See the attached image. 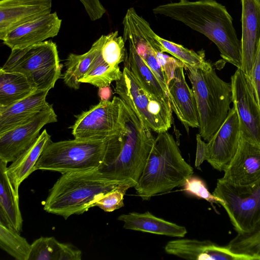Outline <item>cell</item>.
<instances>
[{"instance_id": "5b68a950", "label": "cell", "mask_w": 260, "mask_h": 260, "mask_svg": "<svg viewBox=\"0 0 260 260\" xmlns=\"http://www.w3.org/2000/svg\"><path fill=\"white\" fill-rule=\"evenodd\" d=\"M198 111L202 138L208 141L228 115L233 103L231 83L220 79L208 61L199 68H186Z\"/></svg>"}, {"instance_id": "d6986e66", "label": "cell", "mask_w": 260, "mask_h": 260, "mask_svg": "<svg viewBox=\"0 0 260 260\" xmlns=\"http://www.w3.org/2000/svg\"><path fill=\"white\" fill-rule=\"evenodd\" d=\"M242 70L249 77L260 41V3L258 0H241Z\"/></svg>"}, {"instance_id": "8fae6325", "label": "cell", "mask_w": 260, "mask_h": 260, "mask_svg": "<svg viewBox=\"0 0 260 260\" xmlns=\"http://www.w3.org/2000/svg\"><path fill=\"white\" fill-rule=\"evenodd\" d=\"M231 84L241 136L260 146V104L250 79L241 69H237L231 77Z\"/></svg>"}, {"instance_id": "5bb4252c", "label": "cell", "mask_w": 260, "mask_h": 260, "mask_svg": "<svg viewBox=\"0 0 260 260\" xmlns=\"http://www.w3.org/2000/svg\"><path fill=\"white\" fill-rule=\"evenodd\" d=\"M61 22L55 12L50 13L13 28L1 40L11 50L24 48L56 36Z\"/></svg>"}, {"instance_id": "e0dca14e", "label": "cell", "mask_w": 260, "mask_h": 260, "mask_svg": "<svg viewBox=\"0 0 260 260\" xmlns=\"http://www.w3.org/2000/svg\"><path fill=\"white\" fill-rule=\"evenodd\" d=\"M181 62L175 69L173 77L168 83V96L172 111L185 127L199 128L200 122L196 99L187 84Z\"/></svg>"}, {"instance_id": "7a4b0ae2", "label": "cell", "mask_w": 260, "mask_h": 260, "mask_svg": "<svg viewBox=\"0 0 260 260\" xmlns=\"http://www.w3.org/2000/svg\"><path fill=\"white\" fill-rule=\"evenodd\" d=\"M152 11L203 34L216 45L223 60L242 69L241 41L232 17L223 5L215 0H180L159 5Z\"/></svg>"}, {"instance_id": "7c38bea8", "label": "cell", "mask_w": 260, "mask_h": 260, "mask_svg": "<svg viewBox=\"0 0 260 260\" xmlns=\"http://www.w3.org/2000/svg\"><path fill=\"white\" fill-rule=\"evenodd\" d=\"M57 121L51 105L24 123L0 134V160L14 161L36 141L45 125Z\"/></svg>"}, {"instance_id": "277c9868", "label": "cell", "mask_w": 260, "mask_h": 260, "mask_svg": "<svg viewBox=\"0 0 260 260\" xmlns=\"http://www.w3.org/2000/svg\"><path fill=\"white\" fill-rule=\"evenodd\" d=\"M119 185L104 178L98 169L61 174L50 189L43 208L67 219L95 207L104 195Z\"/></svg>"}, {"instance_id": "83f0119b", "label": "cell", "mask_w": 260, "mask_h": 260, "mask_svg": "<svg viewBox=\"0 0 260 260\" xmlns=\"http://www.w3.org/2000/svg\"><path fill=\"white\" fill-rule=\"evenodd\" d=\"M0 247L17 260H28L31 244L19 233L0 221Z\"/></svg>"}, {"instance_id": "e575fe53", "label": "cell", "mask_w": 260, "mask_h": 260, "mask_svg": "<svg viewBox=\"0 0 260 260\" xmlns=\"http://www.w3.org/2000/svg\"><path fill=\"white\" fill-rule=\"evenodd\" d=\"M249 78L256 99L260 104V41Z\"/></svg>"}, {"instance_id": "30bf717a", "label": "cell", "mask_w": 260, "mask_h": 260, "mask_svg": "<svg viewBox=\"0 0 260 260\" xmlns=\"http://www.w3.org/2000/svg\"><path fill=\"white\" fill-rule=\"evenodd\" d=\"M123 104L120 97L114 96L83 112L72 127L74 138L103 140L119 134L123 127Z\"/></svg>"}, {"instance_id": "f35d334b", "label": "cell", "mask_w": 260, "mask_h": 260, "mask_svg": "<svg viewBox=\"0 0 260 260\" xmlns=\"http://www.w3.org/2000/svg\"><path fill=\"white\" fill-rule=\"evenodd\" d=\"M258 1H259V3H260V0H258Z\"/></svg>"}, {"instance_id": "ac0fdd59", "label": "cell", "mask_w": 260, "mask_h": 260, "mask_svg": "<svg viewBox=\"0 0 260 260\" xmlns=\"http://www.w3.org/2000/svg\"><path fill=\"white\" fill-rule=\"evenodd\" d=\"M52 0H0V39L13 28L51 13Z\"/></svg>"}, {"instance_id": "6da1fadb", "label": "cell", "mask_w": 260, "mask_h": 260, "mask_svg": "<svg viewBox=\"0 0 260 260\" xmlns=\"http://www.w3.org/2000/svg\"><path fill=\"white\" fill-rule=\"evenodd\" d=\"M122 114V129L109 138L98 170L110 182L132 188L138 184L155 138L151 129L124 102Z\"/></svg>"}, {"instance_id": "cb8c5ba5", "label": "cell", "mask_w": 260, "mask_h": 260, "mask_svg": "<svg viewBox=\"0 0 260 260\" xmlns=\"http://www.w3.org/2000/svg\"><path fill=\"white\" fill-rule=\"evenodd\" d=\"M36 90L23 74L0 69V108L11 106Z\"/></svg>"}, {"instance_id": "836d02e7", "label": "cell", "mask_w": 260, "mask_h": 260, "mask_svg": "<svg viewBox=\"0 0 260 260\" xmlns=\"http://www.w3.org/2000/svg\"><path fill=\"white\" fill-rule=\"evenodd\" d=\"M90 20L95 21L102 17L106 10L100 0H79Z\"/></svg>"}, {"instance_id": "2e32d148", "label": "cell", "mask_w": 260, "mask_h": 260, "mask_svg": "<svg viewBox=\"0 0 260 260\" xmlns=\"http://www.w3.org/2000/svg\"><path fill=\"white\" fill-rule=\"evenodd\" d=\"M169 254L186 259L257 260L255 256L235 253L226 246L209 240L179 239L169 241L165 247Z\"/></svg>"}, {"instance_id": "4dcf8cb0", "label": "cell", "mask_w": 260, "mask_h": 260, "mask_svg": "<svg viewBox=\"0 0 260 260\" xmlns=\"http://www.w3.org/2000/svg\"><path fill=\"white\" fill-rule=\"evenodd\" d=\"M59 245L54 237H41L31 244L28 260H57Z\"/></svg>"}, {"instance_id": "4fadbf2b", "label": "cell", "mask_w": 260, "mask_h": 260, "mask_svg": "<svg viewBox=\"0 0 260 260\" xmlns=\"http://www.w3.org/2000/svg\"><path fill=\"white\" fill-rule=\"evenodd\" d=\"M241 132L237 113L234 106L218 129L208 141L207 161L215 169H225L238 148Z\"/></svg>"}, {"instance_id": "7402d4cb", "label": "cell", "mask_w": 260, "mask_h": 260, "mask_svg": "<svg viewBox=\"0 0 260 260\" xmlns=\"http://www.w3.org/2000/svg\"><path fill=\"white\" fill-rule=\"evenodd\" d=\"M51 141L50 135L44 129L36 141L7 167L8 176L17 195L21 183L35 171L42 152Z\"/></svg>"}, {"instance_id": "d4e9b609", "label": "cell", "mask_w": 260, "mask_h": 260, "mask_svg": "<svg viewBox=\"0 0 260 260\" xmlns=\"http://www.w3.org/2000/svg\"><path fill=\"white\" fill-rule=\"evenodd\" d=\"M124 63L147 91L160 99L170 102L167 93L156 76L131 45L129 44V53Z\"/></svg>"}, {"instance_id": "f1b7e54d", "label": "cell", "mask_w": 260, "mask_h": 260, "mask_svg": "<svg viewBox=\"0 0 260 260\" xmlns=\"http://www.w3.org/2000/svg\"><path fill=\"white\" fill-rule=\"evenodd\" d=\"M156 39L161 45L162 51L180 61L186 68L201 67L207 61L203 50L195 52L181 45L164 39L157 35Z\"/></svg>"}, {"instance_id": "603a6c76", "label": "cell", "mask_w": 260, "mask_h": 260, "mask_svg": "<svg viewBox=\"0 0 260 260\" xmlns=\"http://www.w3.org/2000/svg\"><path fill=\"white\" fill-rule=\"evenodd\" d=\"M7 164L0 160V221L19 233L22 230V218L19 197L8 176Z\"/></svg>"}, {"instance_id": "9c48e42d", "label": "cell", "mask_w": 260, "mask_h": 260, "mask_svg": "<svg viewBox=\"0 0 260 260\" xmlns=\"http://www.w3.org/2000/svg\"><path fill=\"white\" fill-rule=\"evenodd\" d=\"M213 194L223 201L221 206L237 233L249 232L260 220V179L238 185L220 178Z\"/></svg>"}, {"instance_id": "8992f818", "label": "cell", "mask_w": 260, "mask_h": 260, "mask_svg": "<svg viewBox=\"0 0 260 260\" xmlns=\"http://www.w3.org/2000/svg\"><path fill=\"white\" fill-rule=\"evenodd\" d=\"M110 138L51 141L43 150L34 170L63 174L98 169L103 162Z\"/></svg>"}, {"instance_id": "d6a6232c", "label": "cell", "mask_w": 260, "mask_h": 260, "mask_svg": "<svg viewBox=\"0 0 260 260\" xmlns=\"http://www.w3.org/2000/svg\"><path fill=\"white\" fill-rule=\"evenodd\" d=\"M130 188L126 185H120L104 195L96 202L95 207H98L107 212H111L123 207L124 206V196Z\"/></svg>"}, {"instance_id": "4316f807", "label": "cell", "mask_w": 260, "mask_h": 260, "mask_svg": "<svg viewBox=\"0 0 260 260\" xmlns=\"http://www.w3.org/2000/svg\"><path fill=\"white\" fill-rule=\"evenodd\" d=\"M97 51L95 42L91 48L82 54L70 53L66 60V70L63 75L64 83L70 88L78 89L79 82L89 70Z\"/></svg>"}, {"instance_id": "8d00e7d4", "label": "cell", "mask_w": 260, "mask_h": 260, "mask_svg": "<svg viewBox=\"0 0 260 260\" xmlns=\"http://www.w3.org/2000/svg\"><path fill=\"white\" fill-rule=\"evenodd\" d=\"M197 150L195 159V167L200 169V167L203 161L207 160V144L202 140L199 134L196 135Z\"/></svg>"}, {"instance_id": "52a82bcc", "label": "cell", "mask_w": 260, "mask_h": 260, "mask_svg": "<svg viewBox=\"0 0 260 260\" xmlns=\"http://www.w3.org/2000/svg\"><path fill=\"white\" fill-rule=\"evenodd\" d=\"M57 45L51 41L11 50L1 69L24 75L37 90H50L61 76Z\"/></svg>"}, {"instance_id": "ba28073f", "label": "cell", "mask_w": 260, "mask_h": 260, "mask_svg": "<svg viewBox=\"0 0 260 260\" xmlns=\"http://www.w3.org/2000/svg\"><path fill=\"white\" fill-rule=\"evenodd\" d=\"M121 78L116 81L115 92L153 131L167 132L172 124V109L170 102L150 94L124 66Z\"/></svg>"}, {"instance_id": "ffe728a7", "label": "cell", "mask_w": 260, "mask_h": 260, "mask_svg": "<svg viewBox=\"0 0 260 260\" xmlns=\"http://www.w3.org/2000/svg\"><path fill=\"white\" fill-rule=\"evenodd\" d=\"M49 90H36L9 107L0 108V134L24 123L51 105L46 99Z\"/></svg>"}, {"instance_id": "1f68e13d", "label": "cell", "mask_w": 260, "mask_h": 260, "mask_svg": "<svg viewBox=\"0 0 260 260\" xmlns=\"http://www.w3.org/2000/svg\"><path fill=\"white\" fill-rule=\"evenodd\" d=\"M183 190L187 194L205 200L211 203L221 205L223 201L211 193L205 183L200 178L193 176L188 178L182 186Z\"/></svg>"}, {"instance_id": "f546056e", "label": "cell", "mask_w": 260, "mask_h": 260, "mask_svg": "<svg viewBox=\"0 0 260 260\" xmlns=\"http://www.w3.org/2000/svg\"><path fill=\"white\" fill-rule=\"evenodd\" d=\"M226 246L235 253L255 256L260 260V220L249 232L238 233Z\"/></svg>"}, {"instance_id": "3957f363", "label": "cell", "mask_w": 260, "mask_h": 260, "mask_svg": "<svg viewBox=\"0 0 260 260\" xmlns=\"http://www.w3.org/2000/svg\"><path fill=\"white\" fill-rule=\"evenodd\" d=\"M193 169L183 158L178 144L167 131L157 133L138 184L134 187L143 200L182 186Z\"/></svg>"}, {"instance_id": "d590c367", "label": "cell", "mask_w": 260, "mask_h": 260, "mask_svg": "<svg viewBox=\"0 0 260 260\" xmlns=\"http://www.w3.org/2000/svg\"><path fill=\"white\" fill-rule=\"evenodd\" d=\"M82 252L69 244L59 242L57 260H81Z\"/></svg>"}, {"instance_id": "9a60e30c", "label": "cell", "mask_w": 260, "mask_h": 260, "mask_svg": "<svg viewBox=\"0 0 260 260\" xmlns=\"http://www.w3.org/2000/svg\"><path fill=\"white\" fill-rule=\"evenodd\" d=\"M220 179L238 185L252 184L260 179V146L241 136L237 152Z\"/></svg>"}, {"instance_id": "74e56055", "label": "cell", "mask_w": 260, "mask_h": 260, "mask_svg": "<svg viewBox=\"0 0 260 260\" xmlns=\"http://www.w3.org/2000/svg\"><path fill=\"white\" fill-rule=\"evenodd\" d=\"M98 94L101 101H108L112 94V90L109 86L99 88Z\"/></svg>"}, {"instance_id": "44dd1931", "label": "cell", "mask_w": 260, "mask_h": 260, "mask_svg": "<svg viewBox=\"0 0 260 260\" xmlns=\"http://www.w3.org/2000/svg\"><path fill=\"white\" fill-rule=\"evenodd\" d=\"M117 219L124 223L125 229L180 238L187 234L184 226L157 217L149 211L121 214Z\"/></svg>"}, {"instance_id": "484cf974", "label": "cell", "mask_w": 260, "mask_h": 260, "mask_svg": "<svg viewBox=\"0 0 260 260\" xmlns=\"http://www.w3.org/2000/svg\"><path fill=\"white\" fill-rule=\"evenodd\" d=\"M95 42L97 44L95 56L89 70L79 82L89 83L99 88L109 86L112 82L119 80L123 73L119 67H112L104 59L101 53V38Z\"/></svg>"}]
</instances>
